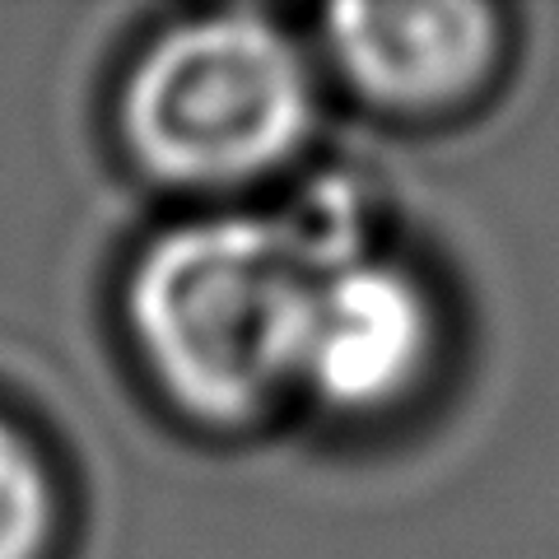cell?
Returning <instances> with one entry per match:
<instances>
[{"instance_id":"cell-1","label":"cell","mask_w":559,"mask_h":559,"mask_svg":"<svg viewBox=\"0 0 559 559\" xmlns=\"http://www.w3.org/2000/svg\"><path fill=\"white\" fill-rule=\"evenodd\" d=\"M359 252V224L336 191L275 219L234 215L173 229L131 275L140 349L197 415H257L294 382L312 280Z\"/></svg>"},{"instance_id":"cell-2","label":"cell","mask_w":559,"mask_h":559,"mask_svg":"<svg viewBox=\"0 0 559 559\" xmlns=\"http://www.w3.org/2000/svg\"><path fill=\"white\" fill-rule=\"evenodd\" d=\"M308 121L304 57L257 14H210L164 33L127 84L135 154L187 187H224L285 164Z\"/></svg>"},{"instance_id":"cell-3","label":"cell","mask_w":559,"mask_h":559,"mask_svg":"<svg viewBox=\"0 0 559 559\" xmlns=\"http://www.w3.org/2000/svg\"><path fill=\"white\" fill-rule=\"evenodd\" d=\"M433 349V308L406 271L349 257L312 280L294 382L341 411L401 396Z\"/></svg>"},{"instance_id":"cell-4","label":"cell","mask_w":559,"mask_h":559,"mask_svg":"<svg viewBox=\"0 0 559 559\" xmlns=\"http://www.w3.org/2000/svg\"><path fill=\"white\" fill-rule=\"evenodd\" d=\"M345 75L392 108H439L462 98L495 57V14L443 5H341L326 14Z\"/></svg>"},{"instance_id":"cell-5","label":"cell","mask_w":559,"mask_h":559,"mask_svg":"<svg viewBox=\"0 0 559 559\" xmlns=\"http://www.w3.org/2000/svg\"><path fill=\"white\" fill-rule=\"evenodd\" d=\"M51 536V480L38 452L0 419V559H38Z\"/></svg>"}]
</instances>
